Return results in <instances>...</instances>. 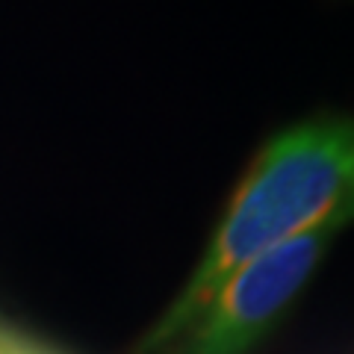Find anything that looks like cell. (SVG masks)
Returning <instances> with one entry per match:
<instances>
[{
	"label": "cell",
	"mask_w": 354,
	"mask_h": 354,
	"mask_svg": "<svg viewBox=\"0 0 354 354\" xmlns=\"http://www.w3.org/2000/svg\"><path fill=\"white\" fill-rule=\"evenodd\" d=\"M330 218L354 225V115L322 113L263 145L236 186L189 283L145 346L160 351L245 263Z\"/></svg>",
	"instance_id": "6da1fadb"
},
{
	"label": "cell",
	"mask_w": 354,
	"mask_h": 354,
	"mask_svg": "<svg viewBox=\"0 0 354 354\" xmlns=\"http://www.w3.org/2000/svg\"><path fill=\"white\" fill-rule=\"evenodd\" d=\"M351 221L330 218L245 263L213 295L165 354H248L295 304L316 266Z\"/></svg>",
	"instance_id": "7a4b0ae2"
}]
</instances>
